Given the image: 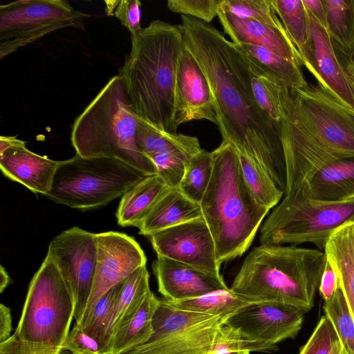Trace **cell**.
Instances as JSON below:
<instances>
[{
	"label": "cell",
	"mask_w": 354,
	"mask_h": 354,
	"mask_svg": "<svg viewBox=\"0 0 354 354\" xmlns=\"http://www.w3.org/2000/svg\"><path fill=\"white\" fill-rule=\"evenodd\" d=\"M221 0H169L167 8L181 14L209 24L218 15Z\"/></svg>",
	"instance_id": "obj_42"
},
{
	"label": "cell",
	"mask_w": 354,
	"mask_h": 354,
	"mask_svg": "<svg viewBox=\"0 0 354 354\" xmlns=\"http://www.w3.org/2000/svg\"><path fill=\"white\" fill-rule=\"evenodd\" d=\"M306 15L308 39L306 45L299 50L303 66L317 84L354 109V91L327 29L307 12Z\"/></svg>",
	"instance_id": "obj_15"
},
{
	"label": "cell",
	"mask_w": 354,
	"mask_h": 354,
	"mask_svg": "<svg viewBox=\"0 0 354 354\" xmlns=\"http://www.w3.org/2000/svg\"><path fill=\"white\" fill-rule=\"evenodd\" d=\"M324 252L337 274L339 288L354 319V221L336 229L328 238Z\"/></svg>",
	"instance_id": "obj_22"
},
{
	"label": "cell",
	"mask_w": 354,
	"mask_h": 354,
	"mask_svg": "<svg viewBox=\"0 0 354 354\" xmlns=\"http://www.w3.org/2000/svg\"><path fill=\"white\" fill-rule=\"evenodd\" d=\"M123 282H120L104 294L91 308L83 315L77 323L91 337L106 346L110 353L108 340L105 335V324L110 309L121 290Z\"/></svg>",
	"instance_id": "obj_36"
},
{
	"label": "cell",
	"mask_w": 354,
	"mask_h": 354,
	"mask_svg": "<svg viewBox=\"0 0 354 354\" xmlns=\"http://www.w3.org/2000/svg\"><path fill=\"white\" fill-rule=\"evenodd\" d=\"M145 176L113 158L75 154L59 161L53 186L46 196L56 203L88 210L104 206Z\"/></svg>",
	"instance_id": "obj_6"
},
{
	"label": "cell",
	"mask_w": 354,
	"mask_h": 354,
	"mask_svg": "<svg viewBox=\"0 0 354 354\" xmlns=\"http://www.w3.org/2000/svg\"><path fill=\"white\" fill-rule=\"evenodd\" d=\"M216 317L218 316L177 309L160 299L153 317V334L147 343L188 330Z\"/></svg>",
	"instance_id": "obj_29"
},
{
	"label": "cell",
	"mask_w": 354,
	"mask_h": 354,
	"mask_svg": "<svg viewBox=\"0 0 354 354\" xmlns=\"http://www.w3.org/2000/svg\"><path fill=\"white\" fill-rule=\"evenodd\" d=\"M169 188L158 174L142 177L122 196L115 214L118 225L138 227Z\"/></svg>",
	"instance_id": "obj_24"
},
{
	"label": "cell",
	"mask_w": 354,
	"mask_h": 354,
	"mask_svg": "<svg viewBox=\"0 0 354 354\" xmlns=\"http://www.w3.org/2000/svg\"><path fill=\"white\" fill-rule=\"evenodd\" d=\"M95 239L96 268L84 313L111 288L124 281L147 263L146 256L138 243L126 234L112 231L97 233L95 234Z\"/></svg>",
	"instance_id": "obj_14"
},
{
	"label": "cell",
	"mask_w": 354,
	"mask_h": 354,
	"mask_svg": "<svg viewBox=\"0 0 354 354\" xmlns=\"http://www.w3.org/2000/svg\"><path fill=\"white\" fill-rule=\"evenodd\" d=\"M348 78H349V80L351 82V84L352 85V87H353V89L354 91V80L353 79H351L349 76H348Z\"/></svg>",
	"instance_id": "obj_54"
},
{
	"label": "cell",
	"mask_w": 354,
	"mask_h": 354,
	"mask_svg": "<svg viewBox=\"0 0 354 354\" xmlns=\"http://www.w3.org/2000/svg\"><path fill=\"white\" fill-rule=\"evenodd\" d=\"M26 144L0 153V168L5 176L35 194L46 196L51 190L59 161L37 154Z\"/></svg>",
	"instance_id": "obj_19"
},
{
	"label": "cell",
	"mask_w": 354,
	"mask_h": 354,
	"mask_svg": "<svg viewBox=\"0 0 354 354\" xmlns=\"http://www.w3.org/2000/svg\"><path fill=\"white\" fill-rule=\"evenodd\" d=\"M57 267L75 300V320L86 308L95 277L97 247L95 233L75 226L53 238L47 255Z\"/></svg>",
	"instance_id": "obj_11"
},
{
	"label": "cell",
	"mask_w": 354,
	"mask_h": 354,
	"mask_svg": "<svg viewBox=\"0 0 354 354\" xmlns=\"http://www.w3.org/2000/svg\"><path fill=\"white\" fill-rule=\"evenodd\" d=\"M302 1L306 12L327 29L326 12L322 0H302Z\"/></svg>",
	"instance_id": "obj_47"
},
{
	"label": "cell",
	"mask_w": 354,
	"mask_h": 354,
	"mask_svg": "<svg viewBox=\"0 0 354 354\" xmlns=\"http://www.w3.org/2000/svg\"><path fill=\"white\" fill-rule=\"evenodd\" d=\"M229 317H216L188 330L144 344L123 354H208Z\"/></svg>",
	"instance_id": "obj_21"
},
{
	"label": "cell",
	"mask_w": 354,
	"mask_h": 354,
	"mask_svg": "<svg viewBox=\"0 0 354 354\" xmlns=\"http://www.w3.org/2000/svg\"><path fill=\"white\" fill-rule=\"evenodd\" d=\"M281 95L305 129L339 158L354 156V109L320 84L281 87Z\"/></svg>",
	"instance_id": "obj_9"
},
{
	"label": "cell",
	"mask_w": 354,
	"mask_h": 354,
	"mask_svg": "<svg viewBox=\"0 0 354 354\" xmlns=\"http://www.w3.org/2000/svg\"><path fill=\"white\" fill-rule=\"evenodd\" d=\"M212 153V176L199 205L221 265L248 250L270 209L255 200L231 143L223 140Z\"/></svg>",
	"instance_id": "obj_3"
},
{
	"label": "cell",
	"mask_w": 354,
	"mask_h": 354,
	"mask_svg": "<svg viewBox=\"0 0 354 354\" xmlns=\"http://www.w3.org/2000/svg\"><path fill=\"white\" fill-rule=\"evenodd\" d=\"M11 279L6 269L1 266L0 268V292L3 291L10 283Z\"/></svg>",
	"instance_id": "obj_51"
},
{
	"label": "cell",
	"mask_w": 354,
	"mask_h": 354,
	"mask_svg": "<svg viewBox=\"0 0 354 354\" xmlns=\"http://www.w3.org/2000/svg\"><path fill=\"white\" fill-rule=\"evenodd\" d=\"M339 59L347 75L354 80V56L351 58L339 57Z\"/></svg>",
	"instance_id": "obj_50"
},
{
	"label": "cell",
	"mask_w": 354,
	"mask_h": 354,
	"mask_svg": "<svg viewBox=\"0 0 354 354\" xmlns=\"http://www.w3.org/2000/svg\"><path fill=\"white\" fill-rule=\"evenodd\" d=\"M141 2L138 0H121L114 11V15L131 33L136 35L143 28L140 25Z\"/></svg>",
	"instance_id": "obj_45"
},
{
	"label": "cell",
	"mask_w": 354,
	"mask_h": 354,
	"mask_svg": "<svg viewBox=\"0 0 354 354\" xmlns=\"http://www.w3.org/2000/svg\"><path fill=\"white\" fill-rule=\"evenodd\" d=\"M305 313L277 302L252 303L230 316L224 325L235 330L245 339L277 347V343L297 335Z\"/></svg>",
	"instance_id": "obj_12"
},
{
	"label": "cell",
	"mask_w": 354,
	"mask_h": 354,
	"mask_svg": "<svg viewBox=\"0 0 354 354\" xmlns=\"http://www.w3.org/2000/svg\"><path fill=\"white\" fill-rule=\"evenodd\" d=\"M159 304L160 299L151 290L136 315L110 337V354H123L149 340L153 334V317Z\"/></svg>",
	"instance_id": "obj_27"
},
{
	"label": "cell",
	"mask_w": 354,
	"mask_h": 354,
	"mask_svg": "<svg viewBox=\"0 0 354 354\" xmlns=\"http://www.w3.org/2000/svg\"><path fill=\"white\" fill-rule=\"evenodd\" d=\"M163 300L167 305L177 309L220 317L230 316L252 304L237 296L230 288L213 291L187 300Z\"/></svg>",
	"instance_id": "obj_30"
},
{
	"label": "cell",
	"mask_w": 354,
	"mask_h": 354,
	"mask_svg": "<svg viewBox=\"0 0 354 354\" xmlns=\"http://www.w3.org/2000/svg\"><path fill=\"white\" fill-rule=\"evenodd\" d=\"M136 142L140 151L148 158L155 153L172 149L200 151L198 139L195 136L169 133L152 127L139 119Z\"/></svg>",
	"instance_id": "obj_31"
},
{
	"label": "cell",
	"mask_w": 354,
	"mask_h": 354,
	"mask_svg": "<svg viewBox=\"0 0 354 354\" xmlns=\"http://www.w3.org/2000/svg\"><path fill=\"white\" fill-rule=\"evenodd\" d=\"M176 129L185 122L205 120L217 125L214 100L207 80L185 47L180 56L176 88Z\"/></svg>",
	"instance_id": "obj_16"
},
{
	"label": "cell",
	"mask_w": 354,
	"mask_h": 354,
	"mask_svg": "<svg viewBox=\"0 0 354 354\" xmlns=\"http://www.w3.org/2000/svg\"><path fill=\"white\" fill-rule=\"evenodd\" d=\"M62 348L26 342L14 333L0 343V354H59Z\"/></svg>",
	"instance_id": "obj_44"
},
{
	"label": "cell",
	"mask_w": 354,
	"mask_h": 354,
	"mask_svg": "<svg viewBox=\"0 0 354 354\" xmlns=\"http://www.w3.org/2000/svg\"><path fill=\"white\" fill-rule=\"evenodd\" d=\"M212 151L202 149L189 161L179 189L187 198L200 203L209 183L212 172Z\"/></svg>",
	"instance_id": "obj_33"
},
{
	"label": "cell",
	"mask_w": 354,
	"mask_h": 354,
	"mask_svg": "<svg viewBox=\"0 0 354 354\" xmlns=\"http://www.w3.org/2000/svg\"><path fill=\"white\" fill-rule=\"evenodd\" d=\"M245 181L257 203L269 209L276 207L284 193L274 183L265 169L257 162L239 154Z\"/></svg>",
	"instance_id": "obj_32"
},
{
	"label": "cell",
	"mask_w": 354,
	"mask_h": 354,
	"mask_svg": "<svg viewBox=\"0 0 354 354\" xmlns=\"http://www.w3.org/2000/svg\"><path fill=\"white\" fill-rule=\"evenodd\" d=\"M201 216L198 203L187 198L179 188H169L142 221L138 227L139 233L149 236Z\"/></svg>",
	"instance_id": "obj_23"
},
{
	"label": "cell",
	"mask_w": 354,
	"mask_h": 354,
	"mask_svg": "<svg viewBox=\"0 0 354 354\" xmlns=\"http://www.w3.org/2000/svg\"><path fill=\"white\" fill-rule=\"evenodd\" d=\"M277 348L245 339L235 330L223 325L208 354H250V351L271 352Z\"/></svg>",
	"instance_id": "obj_41"
},
{
	"label": "cell",
	"mask_w": 354,
	"mask_h": 354,
	"mask_svg": "<svg viewBox=\"0 0 354 354\" xmlns=\"http://www.w3.org/2000/svg\"><path fill=\"white\" fill-rule=\"evenodd\" d=\"M354 221V198L341 202L313 200L299 192L283 194L260 227L261 244L310 243L324 251L331 234Z\"/></svg>",
	"instance_id": "obj_7"
},
{
	"label": "cell",
	"mask_w": 354,
	"mask_h": 354,
	"mask_svg": "<svg viewBox=\"0 0 354 354\" xmlns=\"http://www.w3.org/2000/svg\"><path fill=\"white\" fill-rule=\"evenodd\" d=\"M218 8L239 18L284 28L272 7L271 0H221Z\"/></svg>",
	"instance_id": "obj_38"
},
{
	"label": "cell",
	"mask_w": 354,
	"mask_h": 354,
	"mask_svg": "<svg viewBox=\"0 0 354 354\" xmlns=\"http://www.w3.org/2000/svg\"><path fill=\"white\" fill-rule=\"evenodd\" d=\"M150 291L149 274L146 266L138 268L124 281L106 322L108 343L110 337L136 315Z\"/></svg>",
	"instance_id": "obj_26"
},
{
	"label": "cell",
	"mask_w": 354,
	"mask_h": 354,
	"mask_svg": "<svg viewBox=\"0 0 354 354\" xmlns=\"http://www.w3.org/2000/svg\"><path fill=\"white\" fill-rule=\"evenodd\" d=\"M90 15L64 0H19L0 6V59L59 29H84Z\"/></svg>",
	"instance_id": "obj_10"
},
{
	"label": "cell",
	"mask_w": 354,
	"mask_h": 354,
	"mask_svg": "<svg viewBox=\"0 0 354 354\" xmlns=\"http://www.w3.org/2000/svg\"><path fill=\"white\" fill-rule=\"evenodd\" d=\"M63 347L74 354H110L109 348L74 323Z\"/></svg>",
	"instance_id": "obj_43"
},
{
	"label": "cell",
	"mask_w": 354,
	"mask_h": 354,
	"mask_svg": "<svg viewBox=\"0 0 354 354\" xmlns=\"http://www.w3.org/2000/svg\"><path fill=\"white\" fill-rule=\"evenodd\" d=\"M293 192H299L313 200L325 202H341L354 198V156L328 162Z\"/></svg>",
	"instance_id": "obj_20"
},
{
	"label": "cell",
	"mask_w": 354,
	"mask_h": 354,
	"mask_svg": "<svg viewBox=\"0 0 354 354\" xmlns=\"http://www.w3.org/2000/svg\"><path fill=\"white\" fill-rule=\"evenodd\" d=\"M59 354H74V353H72L71 351H70L69 350L63 347Z\"/></svg>",
	"instance_id": "obj_53"
},
{
	"label": "cell",
	"mask_w": 354,
	"mask_h": 354,
	"mask_svg": "<svg viewBox=\"0 0 354 354\" xmlns=\"http://www.w3.org/2000/svg\"><path fill=\"white\" fill-rule=\"evenodd\" d=\"M158 291L164 299L183 301L228 288L222 276H216L187 264L157 256L152 265Z\"/></svg>",
	"instance_id": "obj_17"
},
{
	"label": "cell",
	"mask_w": 354,
	"mask_h": 354,
	"mask_svg": "<svg viewBox=\"0 0 354 354\" xmlns=\"http://www.w3.org/2000/svg\"><path fill=\"white\" fill-rule=\"evenodd\" d=\"M236 46L248 59L252 71L279 86L300 89L308 85L301 67L279 55L258 46Z\"/></svg>",
	"instance_id": "obj_25"
},
{
	"label": "cell",
	"mask_w": 354,
	"mask_h": 354,
	"mask_svg": "<svg viewBox=\"0 0 354 354\" xmlns=\"http://www.w3.org/2000/svg\"><path fill=\"white\" fill-rule=\"evenodd\" d=\"M197 153L188 149H172L155 153L149 158L154 164L157 174L165 183L170 188H178L189 161Z\"/></svg>",
	"instance_id": "obj_37"
},
{
	"label": "cell",
	"mask_w": 354,
	"mask_h": 354,
	"mask_svg": "<svg viewBox=\"0 0 354 354\" xmlns=\"http://www.w3.org/2000/svg\"><path fill=\"white\" fill-rule=\"evenodd\" d=\"M131 38V51L119 75L131 107L149 126L176 133V76L185 48L181 25L153 20Z\"/></svg>",
	"instance_id": "obj_2"
},
{
	"label": "cell",
	"mask_w": 354,
	"mask_h": 354,
	"mask_svg": "<svg viewBox=\"0 0 354 354\" xmlns=\"http://www.w3.org/2000/svg\"><path fill=\"white\" fill-rule=\"evenodd\" d=\"M148 237L157 256L221 276L214 241L203 216L158 231Z\"/></svg>",
	"instance_id": "obj_13"
},
{
	"label": "cell",
	"mask_w": 354,
	"mask_h": 354,
	"mask_svg": "<svg viewBox=\"0 0 354 354\" xmlns=\"http://www.w3.org/2000/svg\"><path fill=\"white\" fill-rule=\"evenodd\" d=\"M75 310L68 286L54 262L46 257L30 283L15 333L26 342L63 347Z\"/></svg>",
	"instance_id": "obj_8"
},
{
	"label": "cell",
	"mask_w": 354,
	"mask_h": 354,
	"mask_svg": "<svg viewBox=\"0 0 354 354\" xmlns=\"http://www.w3.org/2000/svg\"><path fill=\"white\" fill-rule=\"evenodd\" d=\"M138 123L124 81L120 75H115L75 119L71 143L82 157L113 158L145 176L157 174L151 160L136 145Z\"/></svg>",
	"instance_id": "obj_5"
},
{
	"label": "cell",
	"mask_w": 354,
	"mask_h": 354,
	"mask_svg": "<svg viewBox=\"0 0 354 354\" xmlns=\"http://www.w3.org/2000/svg\"><path fill=\"white\" fill-rule=\"evenodd\" d=\"M272 7L299 52L307 44V15L302 0H271Z\"/></svg>",
	"instance_id": "obj_34"
},
{
	"label": "cell",
	"mask_w": 354,
	"mask_h": 354,
	"mask_svg": "<svg viewBox=\"0 0 354 354\" xmlns=\"http://www.w3.org/2000/svg\"><path fill=\"white\" fill-rule=\"evenodd\" d=\"M327 30L338 56H354V0H322Z\"/></svg>",
	"instance_id": "obj_28"
},
{
	"label": "cell",
	"mask_w": 354,
	"mask_h": 354,
	"mask_svg": "<svg viewBox=\"0 0 354 354\" xmlns=\"http://www.w3.org/2000/svg\"><path fill=\"white\" fill-rule=\"evenodd\" d=\"M106 4V12L107 15H114V11L120 1H105Z\"/></svg>",
	"instance_id": "obj_52"
},
{
	"label": "cell",
	"mask_w": 354,
	"mask_h": 354,
	"mask_svg": "<svg viewBox=\"0 0 354 354\" xmlns=\"http://www.w3.org/2000/svg\"><path fill=\"white\" fill-rule=\"evenodd\" d=\"M12 315L10 308L0 304V343L10 337L12 331Z\"/></svg>",
	"instance_id": "obj_48"
},
{
	"label": "cell",
	"mask_w": 354,
	"mask_h": 354,
	"mask_svg": "<svg viewBox=\"0 0 354 354\" xmlns=\"http://www.w3.org/2000/svg\"><path fill=\"white\" fill-rule=\"evenodd\" d=\"M323 309L348 354H354V319L339 288Z\"/></svg>",
	"instance_id": "obj_35"
},
{
	"label": "cell",
	"mask_w": 354,
	"mask_h": 354,
	"mask_svg": "<svg viewBox=\"0 0 354 354\" xmlns=\"http://www.w3.org/2000/svg\"><path fill=\"white\" fill-rule=\"evenodd\" d=\"M250 71L252 89L256 102L273 122L280 125L282 118L280 100L281 86L259 75L250 68Z\"/></svg>",
	"instance_id": "obj_40"
},
{
	"label": "cell",
	"mask_w": 354,
	"mask_h": 354,
	"mask_svg": "<svg viewBox=\"0 0 354 354\" xmlns=\"http://www.w3.org/2000/svg\"><path fill=\"white\" fill-rule=\"evenodd\" d=\"M26 144L25 141L17 138L15 136H3L0 137V153L4 151L16 147Z\"/></svg>",
	"instance_id": "obj_49"
},
{
	"label": "cell",
	"mask_w": 354,
	"mask_h": 354,
	"mask_svg": "<svg viewBox=\"0 0 354 354\" xmlns=\"http://www.w3.org/2000/svg\"><path fill=\"white\" fill-rule=\"evenodd\" d=\"M217 17L224 32L234 44L261 46L279 55L299 67L303 66L301 54L284 28L239 18L219 8Z\"/></svg>",
	"instance_id": "obj_18"
},
{
	"label": "cell",
	"mask_w": 354,
	"mask_h": 354,
	"mask_svg": "<svg viewBox=\"0 0 354 354\" xmlns=\"http://www.w3.org/2000/svg\"><path fill=\"white\" fill-rule=\"evenodd\" d=\"M339 288L337 274L330 263L326 261L319 285V292L324 301H328Z\"/></svg>",
	"instance_id": "obj_46"
},
{
	"label": "cell",
	"mask_w": 354,
	"mask_h": 354,
	"mask_svg": "<svg viewBox=\"0 0 354 354\" xmlns=\"http://www.w3.org/2000/svg\"><path fill=\"white\" fill-rule=\"evenodd\" d=\"M326 261L319 249L261 244L246 256L230 290L252 303L277 302L307 313Z\"/></svg>",
	"instance_id": "obj_4"
},
{
	"label": "cell",
	"mask_w": 354,
	"mask_h": 354,
	"mask_svg": "<svg viewBox=\"0 0 354 354\" xmlns=\"http://www.w3.org/2000/svg\"><path fill=\"white\" fill-rule=\"evenodd\" d=\"M299 354H348L333 324L322 316Z\"/></svg>",
	"instance_id": "obj_39"
},
{
	"label": "cell",
	"mask_w": 354,
	"mask_h": 354,
	"mask_svg": "<svg viewBox=\"0 0 354 354\" xmlns=\"http://www.w3.org/2000/svg\"><path fill=\"white\" fill-rule=\"evenodd\" d=\"M185 47L205 74L223 140L261 165L283 193L286 171L280 125L255 101L249 62L237 46L214 26L181 15Z\"/></svg>",
	"instance_id": "obj_1"
}]
</instances>
